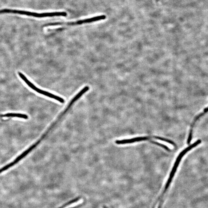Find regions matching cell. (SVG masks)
<instances>
[{"label": "cell", "instance_id": "52a82bcc", "mask_svg": "<svg viewBox=\"0 0 208 208\" xmlns=\"http://www.w3.org/2000/svg\"><path fill=\"white\" fill-rule=\"evenodd\" d=\"M149 141L150 142L152 143V144H154L155 145H158V146H160V147L164 148V149L166 150V151H170V148H169L168 147H167V146L165 145H164L161 144V143H160L159 142H156V141L153 140H150Z\"/></svg>", "mask_w": 208, "mask_h": 208}, {"label": "cell", "instance_id": "7a4b0ae2", "mask_svg": "<svg viewBox=\"0 0 208 208\" xmlns=\"http://www.w3.org/2000/svg\"><path fill=\"white\" fill-rule=\"evenodd\" d=\"M20 77L21 78V79L23 80L26 84L30 87V88L32 89V90H35V91H36L37 93L41 94L44 96L49 97V98L53 99L57 101L60 102L61 103H64V100L61 97L56 96V95L52 94V93H49L48 92L43 91V90L40 89L36 87V86L34 85L33 83H32L26 77H25L24 74L23 73L20 72L18 73Z\"/></svg>", "mask_w": 208, "mask_h": 208}, {"label": "cell", "instance_id": "6da1fadb", "mask_svg": "<svg viewBox=\"0 0 208 208\" xmlns=\"http://www.w3.org/2000/svg\"><path fill=\"white\" fill-rule=\"evenodd\" d=\"M201 140H199L195 141V142L193 144L189 146L188 147L186 148L185 150H183V151H182V152L180 153V154L178 155V156L177 157L176 161L175 162V164L173 165V167L172 169V171L171 172H170L168 179L167 181L166 184H165L164 189H167V190H168L169 187H170V184H171L173 177L175 175V173H176L177 169L178 168L179 165L181 160H182V157H183L184 155H185L187 152H188L189 151H190V150L192 149L193 148L195 147V146H197L198 145L201 144Z\"/></svg>", "mask_w": 208, "mask_h": 208}, {"label": "cell", "instance_id": "5b68a950", "mask_svg": "<svg viewBox=\"0 0 208 208\" xmlns=\"http://www.w3.org/2000/svg\"><path fill=\"white\" fill-rule=\"evenodd\" d=\"M208 112V107L207 108H206L205 109H204V112H202L200 114H199V115H198L197 117H196L195 119H194V122H193L192 123L191 126V128L190 129V132H189V134L188 136V140H187V144H190L191 141L192 140V133H193V129L194 125H195V123L197 121L199 120L200 117L203 116L205 113H207Z\"/></svg>", "mask_w": 208, "mask_h": 208}, {"label": "cell", "instance_id": "3957f363", "mask_svg": "<svg viewBox=\"0 0 208 208\" xmlns=\"http://www.w3.org/2000/svg\"><path fill=\"white\" fill-rule=\"evenodd\" d=\"M107 17L105 15H101L93 17V18L86 19L78 20L75 22H70V23H60V22H57V23H51L47 24L45 26H56V25H80L83 24L89 23H93V22L99 21V20H104L106 19Z\"/></svg>", "mask_w": 208, "mask_h": 208}, {"label": "cell", "instance_id": "8992f818", "mask_svg": "<svg viewBox=\"0 0 208 208\" xmlns=\"http://www.w3.org/2000/svg\"><path fill=\"white\" fill-rule=\"evenodd\" d=\"M0 117L3 118L16 117L24 119L28 118V116L25 114L17 113H8L5 114L4 115H1Z\"/></svg>", "mask_w": 208, "mask_h": 208}, {"label": "cell", "instance_id": "277c9868", "mask_svg": "<svg viewBox=\"0 0 208 208\" xmlns=\"http://www.w3.org/2000/svg\"><path fill=\"white\" fill-rule=\"evenodd\" d=\"M153 139V136H139L132 139L117 140L115 141V143L117 145H125L143 141H150Z\"/></svg>", "mask_w": 208, "mask_h": 208}]
</instances>
